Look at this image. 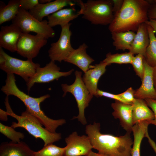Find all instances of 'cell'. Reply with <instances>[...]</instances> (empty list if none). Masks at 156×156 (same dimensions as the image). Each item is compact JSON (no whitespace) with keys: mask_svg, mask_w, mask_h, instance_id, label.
<instances>
[{"mask_svg":"<svg viewBox=\"0 0 156 156\" xmlns=\"http://www.w3.org/2000/svg\"><path fill=\"white\" fill-rule=\"evenodd\" d=\"M100 127V123L95 122L86 127L85 132L93 148L99 153L110 156H131L133 144L131 133L116 136L101 133Z\"/></svg>","mask_w":156,"mask_h":156,"instance_id":"6da1fadb","label":"cell"},{"mask_svg":"<svg viewBox=\"0 0 156 156\" xmlns=\"http://www.w3.org/2000/svg\"><path fill=\"white\" fill-rule=\"evenodd\" d=\"M150 6L144 0H124L122 8L109 25V30L111 33L137 31L141 24L148 20Z\"/></svg>","mask_w":156,"mask_h":156,"instance_id":"7a4b0ae2","label":"cell"},{"mask_svg":"<svg viewBox=\"0 0 156 156\" xmlns=\"http://www.w3.org/2000/svg\"><path fill=\"white\" fill-rule=\"evenodd\" d=\"M16 79L13 74H7L5 85L1 90L6 96L14 95L23 102L27 110L36 118L48 131L52 133H56L57 129L66 122L65 119L54 120L47 116L41 110L40 103L50 96L46 94L38 97H34L27 94L21 91L17 86Z\"/></svg>","mask_w":156,"mask_h":156,"instance_id":"3957f363","label":"cell"},{"mask_svg":"<svg viewBox=\"0 0 156 156\" xmlns=\"http://www.w3.org/2000/svg\"><path fill=\"white\" fill-rule=\"evenodd\" d=\"M5 104L8 115L16 119L17 122H12L11 126L15 129L22 127L25 129L36 139L40 138L43 141L44 146L59 141L62 138L61 134L52 133L42 127L38 119L26 110L21 116L15 114L12 111L9 102L8 96H6Z\"/></svg>","mask_w":156,"mask_h":156,"instance_id":"277c9868","label":"cell"},{"mask_svg":"<svg viewBox=\"0 0 156 156\" xmlns=\"http://www.w3.org/2000/svg\"><path fill=\"white\" fill-rule=\"evenodd\" d=\"M80 9L77 12L83 15L82 18L95 25H109L113 21L114 15L113 3L110 0H88L84 3L75 0Z\"/></svg>","mask_w":156,"mask_h":156,"instance_id":"5b68a950","label":"cell"},{"mask_svg":"<svg viewBox=\"0 0 156 156\" xmlns=\"http://www.w3.org/2000/svg\"><path fill=\"white\" fill-rule=\"evenodd\" d=\"M75 74V79L72 84L61 85L64 92L63 96H64L68 92L70 93L74 96L77 102L79 114L72 119H77L82 125H85L87 124V121L85 115V110L88 106L93 96L90 92L82 80V72L76 70Z\"/></svg>","mask_w":156,"mask_h":156,"instance_id":"8992f818","label":"cell"},{"mask_svg":"<svg viewBox=\"0 0 156 156\" xmlns=\"http://www.w3.org/2000/svg\"><path fill=\"white\" fill-rule=\"evenodd\" d=\"M40 67L32 60H23L12 57L0 47V68L7 74H16L20 76L27 83Z\"/></svg>","mask_w":156,"mask_h":156,"instance_id":"52a82bcc","label":"cell"},{"mask_svg":"<svg viewBox=\"0 0 156 156\" xmlns=\"http://www.w3.org/2000/svg\"><path fill=\"white\" fill-rule=\"evenodd\" d=\"M12 24L18 26L22 32H34L41 35L47 39L54 37L55 32L49 25L48 21H40L32 16L28 11L20 8L16 17L12 21Z\"/></svg>","mask_w":156,"mask_h":156,"instance_id":"ba28073f","label":"cell"},{"mask_svg":"<svg viewBox=\"0 0 156 156\" xmlns=\"http://www.w3.org/2000/svg\"><path fill=\"white\" fill-rule=\"evenodd\" d=\"M47 42V39L41 35L22 32L17 43L16 52L27 60H32Z\"/></svg>","mask_w":156,"mask_h":156,"instance_id":"9c48e42d","label":"cell"},{"mask_svg":"<svg viewBox=\"0 0 156 156\" xmlns=\"http://www.w3.org/2000/svg\"><path fill=\"white\" fill-rule=\"evenodd\" d=\"M71 24L69 23L61 26V31L58 40L51 44L48 51L51 60L60 62L64 61L74 49L70 42L72 34L70 30Z\"/></svg>","mask_w":156,"mask_h":156,"instance_id":"30bf717a","label":"cell"},{"mask_svg":"<svg viewBox=\"0 0 156 156\" xmlns=\"http://www.w3.org/2000/svg\"><path fill=\"white\" fill-rule=\"evenodd\" d=\"M60 70V68L55 64V61L52 60L45 66L38 68L35 74L26 83L28 92L35 83H49L61 77L68 76L74 71L73 69L66 72H61Z\"/></svg>","mask_w":156,"mask_h":156,"instance_id":"8fae6325","label":"cell"},{"mask_svg":"<svg viewBox=\"0 0 156 156\" xmlns=\"http://www.w3.org/2000/svg\"><path fill=\"white\" fill-rule=\"evenodd\" d=\"M65 141V156H87L93 148L87 135H79L75 131L66 137Z\"/></svg>","mask_w":156,"mask_h":156,"instance_id":"7c38bea8","label":"cell"},{"mask_svg":"<svg viewBox=\"0 0 156 156\" xmlns=\"http://www.w3.org/2000/svg\"><path fill=\"white\" fill-rule=\"evenodd\" d=\"M144 75L140 87L135 90V98L156 99V91L155 88L153 79V68L147 63L144 57L143 60Z\"/></svg>","mask_w":156,"mask_h":156,"instance_id":"4fadbf2b","label":"cell"},{"mask_svg":"<svg viewBox=\"0 0 156 156\" xmlns=\"http://www.w3.org/2000/svg\"><path fill=\"white\" fill-rule=\"evenodd\" d=\"M75 1L56 0L44 4L38 3L29 12L37 20L42 21L45 16L47 17L67 6L73 7Z\"/></svg>","mask_w":156,"mask_h":156,"instance_id":"5bb4252c","label":"cell"},{"mask_svg":"<svg viewBox=\"0 0 156 156\" xmlns=\"http://www.w3.org/2000/svg\"><path fill=\"white\" fill-rule=\"evenodd\" d=\"M22 33L18 26L12 23L9 25L1 26L0 31V47L11 52L16 51L17 43Z\"/></svg>","mask_w":156,"mask_h":156,"instance_id":"9a60e30c","label":"cell"},{"mask_svg":"<svg viewBox=\"0 0 156 156\" xmlns=\"http://www.w3.org/2000/svg\"><path fill=\"white\" fill-rule=\"evenodd\" d=\"M114 111L112 115L119 119L120 125L126 132L131 133L133 125L132 121L133 106L118 101L111 104Z\"/></svg>","mask_w":156,"mask_h":156,"instance_id":"2e32d148","label":"cell"},{"mask_svg":"<svg viewBox=\"0 0 156 156\" xmlns=\"http://www.w3.org/2000/svg\"><path fill=\"white\" fill-rule=\"evenodd\" d=\"M107 64L103 61L98 64L90 66L84 73L82 80L90 92L97 97V85L99 80L105 72Z\"/></svg>","mask_w":156,"mask_h":156,"instance_id":"e0dca14e","label":"cell"},{"mask_svg":"<svg viewBox=\"0 0 156 156\" xmlns=\"http://www.w3.org/2000/svg\"><path fill=\"white\" fill-rule=\"evenodd\" d=\"M88 47L86 43H83L77 49H74L64 61L76 65L85 73L89 69L90 64L94 61L86 53Z\"/></svg>","mask_w":156,"mask_h":156,"instance_id":"ac0fdd59","label":"cell"},{"mask_svg":"<svg viewBox=\"0 0 156 156\" xmlns=\"http://www.w3.org/2000/svg\"><path fill=\"white\" fill-rule=\"evenodd\" d=\"M35 151L25 142H4L0 146V156H34Z\"/></svg>","mask_w":156,"mask_h":156,"instance_id":"d6986e66","label":"cell"},{"mask_svg":"<svg viewBox=\"0 0 156 156\" xmlns=\"http://www.w3.org/2000/svg\"><path fill=\"white\" fill-rule=\"evenodd\" d=\"M136 32L129 52L133 55L141 54L144 57L146 48L149 43L147 25L145 23L141 24Z\"/></svg>","mask_w":156,"mask_h":156,"instance_id":"ffe728a7","label":"cell"},{"mask_svg":"<svg viewBox=\"0 0 156 156\" xmlns=\"http://www.w3.org/2000/svg\"><path fill=\"white\" fill-rule=\"evenodd\" d=\"M79 15L73 7L62 9L47 17L49 25L51 27L56 25H65Z\"/></svg>","mask_w":156,"mask_h":156,"instance_id":"44dd1931","label":"cell"},{"mask_svg":"<svg viewBox=\"0 0 156 156\" xmlns=\"http://www.w3.org/2000/svg\"><path fill=\"white\" fill-rule=\"evenodd\" d=\"M133 106L132 121L133 125L143 121L153 120L154 115L144 99L135 98Z\"/></svg>","mask_w":156,"mask_h":156,"instance_id":"7402d4cb","label":"cell"},{"mask_svg":"<svg viewBox=\"0 0 156 156\" xmlns=\"http://www.w3.org/2000/svg\"><path fill=\"white\" fill-rule=\"evenodd\" d=\"M150 124L147 121H143L133 126L132 132L134 137L133 144L131 152V156H140V150L141 143L145 137L148 127Z\"/></svg>","mask_w":156,"mask_h":156,"instance_id":"603a6c76","label":"cell"},{"mask_svg":"<svg viewBox=\"0 0 156 156\" xmlns=\"http://www.w3.org/2000/svg\"><path fill=\"white\" fill-rule=\"evenodd\" d=\"M111 34L112 38L113 40V44L115 47L116 50L125 51L127 49L129 51L136 34L134 32L129 31L112 32Z\"/></svg>","mask_w":156,"mask_h":156,"instance_id":"cb8c5ba5","label":"cell"},{"mask_svg":"<svg viewBox=\"0 0 156 156\" xmlns=\"http://www.w3.org/2000/svg\"><path fill=\"white\" fill-rule=\"evenodd\" d=\"M0 25L12 21L16 16L20 8V0H10L8 4L0 1Z\"/></svg>","mask_w":156,"mask_h":156,"instance_id":"d4e9b609","label":"cell"},{"mask_svg":"<svg viewBox=\"0 0 156 156\" xmlns=\"http://www.w3.org/2000/svg\"><path fill=\"white\" fill-rule=\"evenodd\" d=\"M147 27L149 43L146 48L144 57L148 64L154 68L156 67V37L152 27L147 25Z\"/></svg>","mask_w":156,"mask_h":156,"instance_id":"484cf974","label":"cell"},{"mask_svg":"<svg viewBox=\"0 0 156 156\" xmlns=\"http://www.w3.org/2000/svg\"><path fill=\"white\" fill-rule=\"evenodd\" d=\"M133 57V55L129 52L114 54L109 52L106 55V58L103 61L108 65L112 63L131 64Z\"/></svg>","mask_w":156,"mask_h":156,"instance_id":"4316f807","label":"cell"},{"mask_svg":"<svg viewBox=\"0 0 156 156\" xmlns=\"http://www.w3.org/2000/svg\"><path fill=\"white\" fill-rule=\"evenodd\" d=\"M65 147H60L50 144L34 152V156H65Z\"/></svg>","mask_w":156,"mask_h":156,"instance_id":"83f0119b","label":"cell"},{"mask_svg":"<svg viewBox=\"0 0 156 156\" xmlns=\"http://www.w3.org/2000/svg\"><path fill=\"white\" fill-rule=\"evenodd\" d=\"M0 132L15 143L20 142L21 139H23L25 137L23 133L16 131L11 126L5 125L1 123H0Z\"/></svg>","mask_w":156,"mask_h":156,"instance_id":"f1b7e54d","label":"cell"},{"mask_svg":"<svg viewBox=\"0 0 156 156\" xmlns=\"http://www.w3.org/2000/svg\"><path fill=\"white\" fill-rule=\"evenodd\" d=\"M144 57L141 54H138L133 57L131 63L136 75L140 77L142 81L143 79L144 73L143 62Z\"/></svg>","mask_w":156,"mask_h":156,"instance_id":"f546056e","label":"cell"},{"mask_svg":"<svg viewBox=\"0 0 156 156\" xmlns=\"http://www.w3.org/2000/svg\"><path fill=\"white\" fill-rule=\"evenodd\" d=\"M135 92V90L131 87L128 88L124 92L118 94V95L127 104L132 105L135 99L134 97Z\"/></svg>","mask_w":156,"mask_h":156,"instance_id":"4dcf8cb0","label":"cell"},{"mask_svg":"<svg viewBox=\"0 0 156 156\" xmlns=\"http://www.w3.org/2000/svg\"><path fill=\"white\" fill-rule=\"evenodd\" d=\"M20 8L28 11L33 9L39 3L38 0H20Z\"/></svg>","mask_w":156,"mask_h":156,"instance_id":"1f68e13d","label":"cell"},{"mask_svg":"<svg viewBox=\"0 0 156 156\" xmlns=\"http://www.w3.org/2000/svg\"><path fill=\"white\" fill-rule=\"evenodd\" d=\"M104 96L115 99L124 103L127 104V103L121 99L118 94H115L98 89L97 91V97Z\"/></svg>","mask_w":156,"mask_h":156,"instance_id":"d6a6232c","label":"cell"},{"mask_svg":"<svg viewBox=\"0 0 156 156\" xmlns=\"http://www.w3.org/2000/svg\"><path fill=\"white\" fill-rule=\"evenodd\" d=\"M148 106L152 109L154 115L153 120L148 121L150 124L155 125L156 127V99H144Z\"/></svg>","mask_w":156,"mask_h":156,"instance_id":"836d02e7","label":"cell"},{"mask_svg":"<svg viewBox=\"0 0 156 156\" xmlns=\"http://www.w3.org/2000/svg\"><path fill=\"white\" fill-rule=\"evenodd\" d=\"M113 10L114 15L120 10L123 4L124 0H112Z\"/></svg>","mask_w":156,"mask_h":156,"instance_id":"e575fe53","label":"cell"},{"mask_svg":"<svg viewBox=\"0 0 156 156\" xmlns=\"http://www.w3.org/2000/svg\"><path fill=\"white\" fill-rule=\"evenodd\" d=\"M154 3L151 5L148 12V17L149 19H156V0H154Z\"/></svg>","mask_w":156,"mask_h":156,"instance_id":"d590c367","label":"cell"},{"mask_svg":"<svg viewBox=\"0 0 156 156\" xmlns=\"http://www.w3.org/2000/svg\"><path fill=\"white\" fill-rule=\"evenodd\" d=\"M145 137L147 138L149 144L156 154V144L155 142L150 137L148 133V130L146 131L145 135Z\"/></svg>","mask_w":156,"mask_h":156,"instance_id":"8d00e7d4","label":"cell"},{"mask_svg":"<svg viewBox=\"0 0 156 156\" xmlns=\"http://www.w3.org/2000/svg\"><path fill=\"white\" fill-rule=\"evenodd\" d=\"M146 24L150 26L153 29L154 33H156V20L150 19L145 23Z\"/></svg>","mask_w":156,"mask_h":156,"instance_id":"74e56055","label":"cell"},{"mask_svg":"<svg viewBox=\"0 0 156 156\" xmlns=\"http://www.w3.org/2000/svg\"><path fill=\"white\" fill-rule=\"evenodd\" d=\"M8 114L6 111L0 109V120L3 121H7L8 120Z\"/></svg>","mask_w":156,"mask_h":156,"instance_id":"f35d334b","label":"cell"},{"mask_svg":"<svg viewBox=\"0 0 156 156\" xmlns=\"http://www.w3.org/2000/svg\"><path fill=\"white\" fill-rule=\"evenodd\" d=\"M87 156H110L99 153H96L91 151Z\"/></svg>","mask_w":156,"mask_h":156,"instance_id":"ab89813d","label":"cell"},{"mask_svg":"<svg viewBox=\"0 0 156 156\" xmlns=\"http://www.w3.org/2000/svg\"><path fill=\"white\" fill-rule=\"evenodd\" d=\"M153 79L154 86L156 89V67L153 68Z\"/></svg>","mask_w":156,"mask_h":156,"instance_id":"60d3db41","label":"cell"},{"mask_svg":"<svg viewBox=\"0 0 156 156\" xmlns=\"http://www.w3.org/2000/svg\"><path fill=\"white\" fill-rule=\"evenodd\" d=\"M52 1V0H38L39 3L41 4H46Z\"/></svg>","mask_w":156,"mask_h":156,"instance_id":"b9f144b4","label":"cell"},{"mask_svg":"<svg viewBox=\"0 0 156 156\" xmlns=\"http://www.w3.org/2000/svg\"><path fill=\"white\" fill-rule=\"evenodd\" d=\"M155 90H156V89H155Z\"/></svg>","mask_w":156,"mask_h":156,"instance_id":"7bdbcfd3","label":"cell"}]
</instances>
